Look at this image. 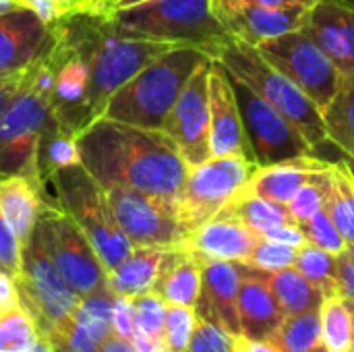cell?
<instances>
[{"instance_id":"obj_38","label":"cell","mask_w":354,"mask_h":352,"mask_svg":"<svg viewBox=\"0 0 354 352\" xmlns=\"http://www.w3.org/2000/svg\"><path fill=\"white\" fill-rule=\"evenodd\" d=\"M133 307H135L137 332L151 336V338H164L168 303L156 293H145V295L133 297Z\"/></svg>"},{"instance_id":"obj_12","label":"cell","mask_w":354,"mask_h":352,"mask_svg":"<svg viewBox=\"0 0 354 352\" xmlns=\"http://www.w3.org/2000/svg\"><path fill=\"white\" fill-rule=\"evenodd\" d=\"M112 214L133 243V247L183 249L189 239V228L180 222L176 207L127 187H104Z\"/></svg>"},{"instance_id":"obj_57","label":"cell","mask_w":354,"mask_h":352,"mask_svg":"<svg viewBox=\"0 0 354 352\" xmlns=\"http://www.w3.org/2000/svg\"><path fill=\"white\" fill-rule=\"evenodd\" d=\"M12 8H19V6H15V2H12V0H0V15H2V12L12 10Z\"/></svg>"},{"instance_id":"obj_19","label":"cell","mask_w":354,"mask_h":352,"mask_svg":"<svg viewBox=\"0 0 354 352\" xmlns=\"http://www.w3.org/2000/svg\"><path fill=\"white\" fill-rule=\"evenodd\" d=\"M54 39V27L29 8L0 15V77L19 75L44 54Z\"/></svg>"},{"instance_id":"obj_59","label":"cell","mask_w":354,"mask_h":352,"mask_svg":"<svg viewBox=\"0 0 354 352\" xmlns=\"http://www.w3.org/2000/svg\"><path fill=\"white\" fill-rule=\"evenodd\" d=\"M309 352H344V351H336V349H330V346H326L324 342H319L315 349H311Z\"/></svg>"},{"instance_id":"obj_16","label":"cell","mask_w":354,"mask_h":352,"mask_svg":"<svg viewBox=\"0 0 354 352\" xmlns=\"http://www.w3.org/2000/svg\"><path fill=\"white\" fill-rule=\"evenodd\" d=\"M212 8L226 33L247 46L305 27L309 8H276L255 0H212Z\"/></svg>"},{"instance_id":"obj_10","label":"cell","mask_w":354,"mask_h":352,"mask_svg":"<svg viewBox=\"0 0 354 352\" xmlns=\"http://www.w3.org/2000/svg\"><path fill=\"white\" fill-rule=\"evenodd\" d=\"M50 114V98L23 75L0 120V174H21L44 183L37 172V145Z\"/></svg>"},{"instance_id":"obj_25","label":"cell","mask_w":354,"mask_h":352,"mask_svg":"<svg viewBox=\"0 0 354 352\" xmlns=\"http://www.w3.org/2000/svg\"><path fill=\"white\" fill-rule=\"evenodd\" d=\"M330 166L332 162H324L315 158L313 154L284 160V162L270 164V166H259L253 172L249 185L245 187V193L259 195V197L288 205L301 187H305L317 174L326 172Z\"/></svg>"},{"instance_id":"obj_13","label":"cell","mask_w":354,"mask_h":352,"mask_svg":"<svg viewBox=\"0 0 354 352\" xmlns=\"http://www.w3.org/2000/svg\"><path fill=\"white\" fill-rule=\"evenodd\" d=\"M232 83L257 166H270L313 154L315 147L286 116H282L263 98H259L253 89H249L234 77Z\"/></svg>"},{"instance_id":"obj_39","label":"cell","mask_w":354,"mask_h":352,"mask_svg":"<svg viewBox=\"0 0 354 352\" xmlns=\"http://www.w3.org/2000/svg\"><path fill=\"white\" fill-rule=\"evenodd\" d=\"M197 326L195 307L183 305H168L166 311V326H164V342L170 352H187L191 336Z\"/></svg>"},{"instance_id":"obj_51","label":"cell","mask_w":354,"mask_h":352,"mask_svg":"<svg viewBox=\"0 0 354 352\" xmlns=\"http://www.w3.org/2000/svg\"><path fill=\"white\" fill-rule=\"evenodd\" d=\"M97 352H139V349H137V344H135L133 340L122 338V336H118V334H112V336L100 346V351Z\"/></svg>"},{"instance_id":"obj_14","label":"cell","mask_w":354,"mask_h":352,"mask_svg":"<svg viewBox=\"0 0 354 352\" xmlns=\"http://www.w3.org/2000/svg\"><path fill=\"white\" fill-rule=\"evenodd\" d=\"M54 39L48 48L54 66V91L50 110L52 116L73 135H81L91 122L89 108V66L85 56L60 33L56 25Z\"/></svg>"},{"instance_id":"obj_29","label":"cell","mask_w":354,"mask_h":352,"mask_svg":"<svg viewBox=\"0 0 354 352\" xmlns=\"http://www.w3.org/2000/svg\"><path fill=\"white\" fill-rule=\"evenodd\" d=\"M81 164V154L77 145V135L66 131L52 114L41 131L39 145H37V172L44 185L52 180L64 168Z\"/></svg>"},{"instance_id":"obj_22","label":"cell","mask_w":354,"mask_h":352,"mask_svg":"<svg viewBox=\"0 0 354 352\" xmlns=\"http://www.w3.org/2000/svg\"><path fill=\"white\" fill-rule=\"evenodd\" d=\"M259 234L228 214H218L199 228H195L183 249L197 255L201 261H232L247 263Z\"/></svg>"},{"instance_id":"obj_58","label":"cell","mask_w":354,"mask_h":352,"mask_svg":"<svg viewBox=\"0 0 354 352\" xmlns=\"http://www.w3.org/2000/svg\"><path fill=\"white\" fill-rule=\"evenodd\" d=\"M342 162L346 164V168H348L351 176L354 178V158H353V156H344V158H342Z\"/></svg>"},{"instance_id":"obj_55","label":"cell","mask_w":354,"mask_h":352,"mask_svg":"<svg viewBox=\"0 0 354 352\" xmlns=\"http://www.w3.org/2000/svg\"><path fill=\"white\" fill-rule=\"evenodd\" d=\"M100 2H102V0H73L77 12H93L95 6H97Z\"/></svg>"},{"instance_id":"obj_53","label":"cell","mask_w":354,"mask_h":352,"mask_svg":"<svg viewBox=\"0 0 354 352\" xmlns=\"http://www.w3.org/2000/svg\"><path fill=\"white\" fill-rule=\"evenodd\" d=\"M236 352H280L276 346H272L266 340H251L245 336H239V344H236Z\"/></svg>"},{"instance_id":"obj_37","label":"cell","mask_w":354,"mask_h":352,"mask_svg":"<svg viewBox=\"0 0 354 352\" xmlns=\"http://www.w3.org/2000/svg\"><path fill=\"white\" fill-rule=\"evenodd\" d=\"M332 166H334V162H332ZM332 166L326 172L311 178L290 199L288 210H290L292 218L299 224L307 222L309 218H313L317 212H322L326 207V201H328V195H330V189H332Z\"/></svg>"},{"instance_id":"obj_41","label":"cell","mask_w":354,"mask_h":352,"mask_svg":"<svg viewBox=\"0 0 354 352\" xmlns=\"http://www.w3.org/2000/svg\"><path fill=\"white\" fill-rule=\"evenodd\" d=\"M239 336L220 324L197 319L187 352H236Z\"/></svg>"},{"instance_id":"obj_4","label":"cell","mask_w":354,"mask_h":352,"mask_svg":"<svg viewBox=\"0 0 354 352\" xmlns=\"http://www.w3.org/2000/svg\"><path fill=\"white\" fill-rule=\"evenodd\" d=\"M110 21L127 35L195 46L209 58L232 39L216 19L212 0H147L112 12Z\"/></svg>"},{"instance_id":"obj_26","label":"cell","mask_w":354,"mask_h":352,"mask_svg":"<svg viewBox=\"0 0 354 352\" xmlns=\"http://www.w3.org/2000/svg\"><path fill=\"white\" fill-rule=\"evenodd\" d=\"M151 293L168 305L195 307L201 293V259L187 249H168Z\"/></svg>"},{"instance_id":"obj_40","label":"cell","mask_w":354,"mask_h":352,"mask_svg":"<svg viewBox=\"0 0 354 352\" xmlns=\"http://www.w3.org/2000/svg\"><path fill=\"white\" fill-rule=\"evenodd\" d=\"M299 226L305 232L307 243H311V245H315L319 249H326V251H330L334 255H340V253H344L348 249L346 241L342 239L340 230L332 222L326 207L322 212H317L313 218H309L307 222H301Z\"/></svg>"},{"instance_id":"obj_45","label":"cell","mask_w":354,"mask_h":352,"mask_svg":"<svg viewBox=\"0 0 354 352\" xmlns=\"http://www.w3.org/2000/svg\"><path fill=\"white\" fill-rule=\"evenodd\" d=\"M112 328L114 334L133 340L137 334V324H135V307L131 297L116 295L114 297V307H112Z\"/></svg>"},{"instance_id":"obj_30","label":"cell","mask_w":354,"mask_h":352,"mask_svg":"<svg viewBox=\"0 0 354 352\" xmlns=\"http://www.w3.org/2000/svg\"><path fill=\"white\" fill-rule=\"evenodd\" d=\"M222 214H228L232 218H236L239 222H243L247 228H251L257 234H263L270 228L276 226H284V224H299L288 205L259 197V195H251V193H239L224 210Z\"/></svg>"},{"instance_id":"obj_11","label":"cell","mask_w":354,"mask_h":352,"mask_svg":"<svg viewBox=\"0 0 354 352\" xmlns=\"http://www.w3.org/2000/svg\"><path fill=\"white\" fill-rule=\"evenodd\" d=\"M257 52L295 81L324 112L344 83L332 58L303 31H290L257 46Z\"/></svg>"},{"instance_id":"obj_6","label":"cell","mask_w":354,"mask_h":352,"mask_svg":"<svg viewBox=\"0 0 354 352\" xmlns=\"http://www.w3.org/2000/svg\"><path fill=\"white\" fill-rule=\"evenodd\" d=\"M54 189V199L62 212L83 230L93 245L104 268L112 272L135 249L120 230L104 187L85 170L83 164L60 170L48 183Z\"/></svg>"},{"instance_id":"obj_20","label":"cell","mask_w":354,"mask_h":352,"mask_svg":"<svg viewBox=\"0 0 354 352\" xmlns=\"http://www.w3.org/2000/svg\"><path fill=\"white\" fill-rule=\"evenodd\" d=\"M303 31L332 58L344 77L354 75V4L319 0L309 8Z\"/></svg>"},{"instance_id":"obj_27","label":"cell","mask_w":354,"mask_h":352,"mask_svg":"<svg viewBox=\"0 0 354 352\" xmlns=\"http://www.w3.org/2000/svg\"><path fill=\"white\" fill-rule=\"evenodd\" d=\"M166 251L158 247H135L120 266L108 272V288L114 295L131 299L151 293Z\"/></svg>"},{"instance_id":"obj_8","label":"cell","mask_w":354,"mask_h":352,"mask_svg":"<svg viewBox=\"0 0 354 352\" xmlns=\"http://www.w3.org/2000/svg\"><path fill=\"white\" fill-rule=\"evenodd\" d=\"M257 168L255 162L239 156L209 158L203 164L189 166L176 201V214L189 232L216 218L239 193H243Z\"/></svg>"},{"instance_id":"obj_47","label":"cell","mask_w":354,"mask_h":352,"mask_svg":"<svg viewBox=\"0 0 354 352\" xmlns=\"http://www.w3.org/2000/svg\"><path fill=\"white\" fill-rule=\"evenodd\" d=\"M21 307L23 305H21V295H19L15 276L0 270V317L21 309Z\"/></svg>"},{"instance_id":"obj_28","label":"cell","mask_w":354,"mask_h":352,"mask_svg":"<svg viewBox=\"0 0 354 352\" xmlns=\"http://www.w3.org/2000/svg\"><path fill=\"white\" fill-rule=\"evenodd\" d=\"M259 274L270 284L286 317L319 311L326 301V295L315 284H311L297 268H286L278 272L259 270Z\"/></svg>"},{"instance_id":"obj_15","label":"cell","mask_w":354,"mask_h":352,"mask_svg":"<svg viewBox=\"0 0 354 352\" xmlns=\"http://www.w3.org/2000/svg\"><path fill=\"white\" fill-rule=\"evenodd\" d=\"M214 58L205 60L187 81L162 131L176 143L187 166L203 164L212 158L209 143V68Z\"/></svg>"},{"instance_id":"obj_32","label":"cell","mask_w":354,"mask_h":352,"mask_svg":"<svg viewBox=\"0 0 354 352\" xmlns=\"http://www.w3.org/2000/svg\"><path fill=\"white\" fill-rule=\"evenodd\" d=\"M326 212L340 230L348 249L354 247V178L342 160L332 166V189L326 201Z\"/></svg>"},{"instance_id":"obj_23","label":"cell","mask_w":354,"mask_h":352,"mask_svg":"<svg viewBox=\"0 0 354 352\" xmlns=\"http://www.w3.org/2000/svg\"><path fill=\"white\" fill-rule=\"evenodd\" d=\"M284 311L259 270L243 263V282L239 290L241 336L268 340L284 319Z\"/></svg>"},{"instance_id":"obj_18","label":"cell","mask_w":354,"mask_h":352,"mask_svg":"<svg viewBox=\"0 0 354 352\" xmlns=\"http://www.w3.org/2000/svg\"><path fill=\"white\" fill-rule=\"evenodd\" d=\"M114 297L110 288L83 297L73 315L44 338L50 340L54 352H97L114 334Z\"/></svg>"},{"instance_id":"obj_56","label":"cell","mask_w":354,"mask_h":352,"mask_svg":"<svg viewBox=\"0 0 354 352\" xmlns=\"http://www.w3.org/2000/svg\"><path fill=\"white\" fill-rule=\"evenodd\" d=\"M25 352H54V349H52V344H50V340H48V338L39 336V340H37L29 351H25Z\"/></svg>"},{"instance_id":"obj_17","label":"cell","mask_w":354,"mask_h":352,"mask_svg":"<svg viewBox=\"0 0 354 352\" xmlns=\"http://www.w3.org/2000/svg\"><path fill=\"white\" fill-rule=\"evenodd\" d=\"M209 143L212 158L239 156L255 162L232 77L218 60L209 68Z\"/></svg>"},{"instance_id":"obj_1","label":"cell","mask_w":354,"mask_h":352,"mask_svg":"<svg viewBox=\"0 0 354 352\" xmlns=\"http://www.w3.org/2000/svg\"><path fill=\"white\" fill-rule=\"evenodd\" d=\"M81 164L102 187H127L176 207L187 162L164 133L110 118L93 120L77 137Z\"/></svg>"},{"instance_id":"obj_52","label":"cell","mask_w":354,"mask_h":352,"mask_svg":"<svg viewBox=\"0 0 354 352\" xmlns=\"http://www.w3.org/2000/svg\"><path fill=\"white\" fill-rule=\"evenodd\" d=\"M133 342L137 344L139 352H170V349L164 342V338H151V336H145L141 332L135 334Z\"/></svg>"},{"instance_id":"obj_43","label":"cell","mask_w":354,"mask_h":352,"mask_svg":"<svg viewBox=\"0 0 354 352\" xmlns=\"http://www.w3.org/2000/svg\"><path fill=\"white\" fill-rule=\"evenodd\" d=\"M23 261V245L19 243L15 230L6 222V218L0 212V270H4L10 276H19Z\"/></svg>"},{"instance_id":"obj_33","label":"cell","mask_w":354,"mask_h":352,"mask_svg":"<svg viewBox=\"0 0 354 352\" xmlns=\"http://www.w3.org/2000/svg\"><path fill=\"white\" fill-rule=\"evenodd\" d=\"M280 352H309L322 342V315L319 311L288 315L278 330L266 340Z\"/></svg>"},{"instance_id":"obj_49","label":"cell","mask_w":354,"mask_h":352,"mask_svg":"<svg viewBox=\"0 0 354 352\" xmlns=\"http://www.w3.org/2000/svg\"><path fill=\"white\" fill-rule=\"evenodd\" d=\"M23 75L25 73H19V75H8V77H0V120L8 108V104L12 102L21 81H23Z\"/></svg>"},{"instance_id":"obj_21","label":"cell","mask_w":354,"mask_h":352,"mask_svg":"<svg viewBox=\"0 0 354 352\" xmlns=\"http://www.w3.org/2000/svg\"><path fill=\"white\" fill-rule=\"evenodd\" d=\"M243 282V263L201 261V293L195 305L197 319L224 326L241 336L239 290Z\"/></svg>"},{"instance_id":"obj_7","label":"cell","mask_w":354,"mask_h":352,"mask_svg":"<svg viewBox=\"0 0 354 352\" xmlns=\"http://www.w3.org/2000/svg\"><path fill=\"white\" fill-rule=\"evenodd\" d=\"M33 237L48 253L58 274L81 299L108 288V270L100 255L73 218L60 210L56 199L44 205Z\"/></svg>"},{"instance_id":"obj_50","label":"cell","mask_w":354,"mask_h":352,"mask_svg":"<svg viewBox=\"0 0 354 352\" xmlns=\"http://www.w3.org/2000/svg\"><path fill=\"white\" fill-rule=\"evenodd\" d=\"M143 2H147V0H102V2L95 6L93 15L110 17V15H112V12H116V10L131 8V6H137V4H143Z\"/></svg>"},{"instance_id":"obj_62","label":"cell","mask_w":354,"mask_h":352,"mask_svg":"<svg viewBox=\"0 0 354 352\" xmlns=\"http://www.w3.org/2000/svg\"><path fill=\"white\" fill-rule=\"evenodd\" d=\"M351 352H354V346H353V349H351Z\"/></svg>"},{"instance_id":"obj_48","label":"cell","mask_w":354,"mask_h":352,"mask_svg":"<svg viewBox=\"0 0 354 352\" xmlns=\"http://www.w3.org/2000/svg\"><path fill=\"white\" fill-rule=\"evenodd\" d=\"M268 241H274V243H280V245H288V247H295V249H301L303 245H307V239H305V232L301 230L299 224H284V226H276V228H270L266 230L263 234H259Z\"/></svg>"},{"instance_id":"obj_24","label":"cell","mask_w":354,"mask_h":352,"mask_svg":"<svg viewBox=\"0 0 354 352\" xmlns=\"http://www.w3.org/2000/svg\"><path fill=\"white\" fill-rule=\"evenodd\" d=\"M52 201L48 187L21 174H0V212L25 247L35 232L44 205Z\"/></svg>"},{"instance_id":"obj_36","label":"cell","mask_w":354,"mask_h":352,"mask_svg":"<svg viewBox=\"0 0 354 352\" xmlns=\"http://www.w3.org/2000/svg\"><path fill=\"white\" fill-rule=\"evenodd\" d=\"M39 330L21 307L0 317V352H25L39 340Z\"/></svg>"},{"instance_id":"obj_31","label":"cell","mask_w":354,"mask_h":352,"mask_svg":"<svg viewBox=\"0 0 354 352\" xmlns=\"http://www.w3.org/2000/svg\"><path fill=\"white\" fill-rule=\"evenodd\" d=\"M328 141L354 158V75L344 77V83L330 106L324 110Z\"/></svg>"},{"instance_id":"obj_61","label":"cell","mask_w":354,"mask_h":352,"mask_svg":"<svg viewBox=\"0 0 354 352\" xmlns=\"http://www.w3.org/2000/svg\"><path fill=\"white\" fill-rule=\"evenodd\" d=\"M351 251H353V253H354V247H351Z\"/></svg>"},{"instance_id":"obj_46","label":"cell","mask_w":354,"mask_h":352,"mask_svg":"<svg viewBox=\"0 0 354 352\" xmlns=\"http://www.w3.org/2000/svg\"><path fill=\"white\" fill-rule=\"evenodd\" d=\"M336 272H338L340 297L354 303V253L351 249H346L336 257Z\"/></svg>"},{"instance_id":"obj_44","label":"cell","mask_w":354,"mask_h":352,"mask_svg":"<svg viewBox=\"0 0 354 352\" xmlns=\"http://www.w3.org/2000/svg\"><path fill=\"white\" fill-rule=\"evenodd\" d=\"M12 2L19 8H29L48 25H58L66 17L77 12L73 0H12Z\"/></svg>"},{"instance_id":"obj_9","label":"cell","mask_w":354,"mask_h":352,"mask_svg":"<svg viewBox=\"0 0 354 352\" xmlns=\"http://www.w3.org/2000/svg\"><path fill=\"white\" fill-rule=\"evenodd\" d=\"M15 280L21 305L31 315L41 336H50L62 322H66L81 301V297L58 274L35 237L23 247L21 272Z\"/></svg>"},{"instance_id":"obj_3","label":"cell","mask_w":354,"mask_h":352,"mask_svg":"<svg viewBox=\"0 0 354 352\" xmlns=\"http://www.w3.org/2000/svg\"><path fill=\"white\" fill-rule=\"evenodd\" d=\"M205 60H209V56L195 46H174L166 50L110 98L102 116L162 131L183 87Z\"/></svg>"},{"instance_id":"obj_35","label":"cell","mask_w":354,"mask_h":352,"mask_svg":"<svg viewBox=\"0 0 354 352\" xmlns=\"http://www.w3.org/2000/svg\"><path fill=\"white\" fill-rule=\"evenodd\" d=\"M322 342L336 351L351 352L353 349V319L344 299L330 297L324 301L322 309Z\"/></svg>"},{"instance_id":"obj_60","label":"cell","mask_w":354,"mask_h":352,"mask_svg":"<svg viewBox=\"0 0 354 352\" xmlns=\"http://www.w3.org/2000/svg\"><path fill=\"white\" fill-rule=\"evenodd\" d=\"M338 2H348V4H354V0H338Z\"/></svg>"},{"instance_id":"obj_5","label":"cell","mask_w":354,"mask_h":352,"mask_svg":"<svg viewBox=\"0 0 354 352\" xmlns=\"http://www.w3.org/2000/svg\"><path fill=\"white\" fill-rule=\"evenodd\" d=\"M214 60H218L230 73V77L245 83L272 108L286 116L313 147L328 141L324 112L317 108V104L282 71L270 64L257 52V48L230 39Z\"/></svg>"},{"instance_id":"obj_34","label":"cell","mask_w":354,"mask_h":352,"mask_svg":"<svg viewBox=\"0 0 354 352\" xmlns=\"http://www.w3.org/2000/svg\"><path fill=\"white\" fill-rule=\"evenodd\" d=\"M336 257L334 253L319 249L311 243L303 245L297 251V261L295 268L311 282L315 284L326 299L330 297H338L340 295V286H338V272H336Z\"/></svg>"},{"instance_id":"obj_2","label":"cell","mask_w":354,"mask_h":352,"mask_svg":"<svg viewBox=\"0 0 354 352\" xmlns=\"http://www.w3.org/2000/svg\"><path fill=\"white\" fill-rule=\"evenodd\" d=\"M60 33L85 56L89 66V108L97 120L110 98L141 68L178 44L153 41L118 31L110 17L75 12L56 25Z\"/></svg>"},{"instance_id":"obj_54","label":"cell","mask_w":354,"mask_h":352,"mask_svg":"<svg viewBox=\"0 0 354 352\" xmlns=\"http://www.w3.org/2000/svg\"><path fill=\"white\" fill-rule=\"evenodd\" d=\"M268 6H276V8H311L315 6L319 0H255Z\"/></svg>"},{"instance_id":"obj_42","label":"cell","mask_w":354,"mask_h":352,"mask_svg":"<svg viewBox=\"0 0 354 352\" xmlns=\"http://www.w3.org/2000/svg\"><path fill=\"white\" fill-rule=\"evenodd\" d=\"M297 251L295 247L288 245H280L274 241H268L263 237H259L247 266L261 270V272H278V270H286V268H295L297 261Z\"/></svg>"}]
</instances>
